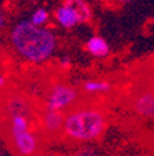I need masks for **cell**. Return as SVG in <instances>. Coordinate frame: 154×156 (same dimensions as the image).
Wrapping results in <instances>:
<instances>
[{
    "instance_id": "9",
    "label": "cell",
    "mask_w": 154,
    "mask_h": 156,
    "mask_svg": "<svg viewBox=\"0 0 154 156\" xmlns=\"http://www.w3.org/2000/svg\"><path fill=\"white\" fill-rule=\"evenodd\" d=\"M29 20H31L35 25L46 27V24H47L49 20H50V13H49L45 7H39V9H36L35 11L31 14Z\"/></svg>"
},
{
    "instance_id": "5",
    "label": "cell",
    "mask_w": 154,
    "mask_h": 156,
    "mask_svg": "<svg viewBox=\"0 0 154 156\" xmlns=\"http://www.w3.org/2000/svg\"><path fill=\"white\" fill-rule=\"evenodd\" d=\"M132 110L140 117H151L154 114V88L143 87L133 94Z\"/></svg>"
},
{
    "instance_id": "15",
    "label": "cell",
    "mask_w": 154,
    "mask_h": 156,
    "mask_svg": "<svg viewBox=\"0 0 154 156\" xmlns=\"http://www.w3.org/2000/svg\"><path fill=\"white\" fill-rule=\"evenodd\" d=\"M153 120H154V114H153Z\"/></svg>"
},
{
    "instance_id": "8",
    "label": "cell",
    "mask_w": 154,
    "mask_h": 156,
    "mask_svg": "<svg viewBox=\"0 0 154 156\" xmlns=\"http://www.w3.org/2000/svg\"><path fill=\"white\" fill-rule=\"evenodd\" d=\"M85 46H86V50L90 55L94 56V57H99V58L107 57L110 53V46H108V43H107V41L97 35L87 39Z\"/></svg>"
},
{
    "instance_id": "3",
    "label": "cell",
    "mask_w": 154,
    "mask_h": 156,
    "mask_svg": "<svg viewBox=\"0 0 154 156\" xmlns=\"http://www.w3.org/2000/svg\"><path fill=\"white\" fill-rule=\"evenodd\" d=\"M10 42L19 57L35 64L50 58L57 48V38L47 27H39L31 20H21L10 32Z\"/></svg>"
},
{
    "instance_id": "10",
    "label": "cell",
    "mask_w": 154,
    "mask_h": 156,
    "mask_svg": "<svg viewBox=\"0 0 154 156\" xmlns=\"http://www.w3.org/2000/svg\"><path fill=\"white\" fill-rule=\"evenodd\" d=\"M68 3H71L72 6L77 7V10L82 14L85 23H87L90 18H92V10H90L89 4L86 3V0H65Z\"/></svg>"
},
{
    "instance_id": "6",
    "label": "cell",
    "mask_w": 154,
    "mask_h": 156,
    "mask_svg": "<svg viewBox=\"0 0 154 156\" xmlns=\"http://www.w3.org/2000/svg\"><path fill=\"white\" fill-rule=\"evenodd\" d=\"M54 18L58 25L65 29H71V28H74V27L79 25V24L85 23L84 17L77 10V7L72 6L68 2H65V0H64V3L56 10Z\"/></svg>"
},
{
    "instance_id": "2",
    "label": "cell",
    "mask_w": 154,
    "mask_h": 156,
    "mask_svg": "<svg viewBox=\"0 0 154 156\" xmlns=\"http://www.w3.org/2000/svg\"><path fill=\"white\" fill-rule=\"evenodd\" d=\"M108 127V110L101 98L85 96L64 113L60 140L72 145H82L100 140Z\"/></svg>"
},
{
    "instance_id": "12",
    "label": "cell",
    "mask_w": 154,
    "mask_h": 156,
    "mask_svg": "<svg viewBox=\"0 0 154 156\" xmlns=\"http://www.w3.org/2000/svg\"><path fill=\"white\" fill-rule=\"evenodd\" d=\"M4 25V14H3V11L0 10V28Z\"/></svg>"
},
{
    "instance_id": "1",
    "label": "cell",
    "mask_w": 154,
    "mask_h": 156,
    "mask_svg": "<svg viewBox=\"0 0 154 156\" xmlns=\"http://www.w3.org/2000/svg\"><path fill=\"white\" fill-rule=\"evenodd\" d=\"M42 101L26 92L0 99V136L14 156H42L49 144L42 126Z\"/></svg>"
},
{
    "instance_id": "11",
    "label": "cell",
    "mask_w": 154,
    "mask_h": 156,
    "mask_svg": "<svg viewBox=\"0 0 154 156\" xmlns=\"http://www.w3.org/2000/svg\"><path fill=\"white\" fill-rule=\"evenodd\" d=\"M74 156H97V153L92 148H80V149H78L75 152Z\"/></svg>"
},
{
    "instance_id": "13",
    "label": "cell",
    "mask_w": 154,
    "mask_h": 156,
    "mask_svg": "<svg viewBox=\"0 0 154 156\" xmlns=\"http://www.w3.org/2000/svg\"><path fill=\"white\" fill-rule=\"evenodd\" d=\"M110 2H112V3H128L131 0H110Z\"/></svg>"
},
{
    "instance_id": "14",
    "label": "cell",
    "mask_w": 154,
    "mask_h": 156,
    "mask_svg": "<svg viewBox=\"0 0 154 156\" xmlns=\"http://www.w3.org/2000/svg\"><path fill=\"white\" fill-rule=\"evenodd\" d=\"M42 156H61V155H54V153H50V155H42Z\"/></svg>"
},
{
    "instance_id": "7",
    "label": "cell",
    "mask_w": 154,
    "mask_h": 156,
    "mask_svg": "<svg viewBox=\"0 0 154 156\" xmlns=\"http://www.w3.org/2000/svg\"><path fill=\"white\" fill-rule=\"evenodd\" d=\"M80 94L85 96H96L101 98L103 95L110 94L111 84L106 80H87L80 85Z\"/></svg>"
},
{
    "instance_id": "4",
    "label": "cell",
    "mask_w": 154,
    "mask_h": 156,
    "mask_svg": "<svg viewBox=\"0 0 154 156\" xmlns=\"http://www.w3.org/2000/svg\"><path fill=\"white\" fill-rule=\"evenodd\" d=\"M80 89L64 81H57L50 84L43 92L42 103L47 109L57 110L61 113L72 107L80 99Z\"/></svg>"
}]
</instances>
